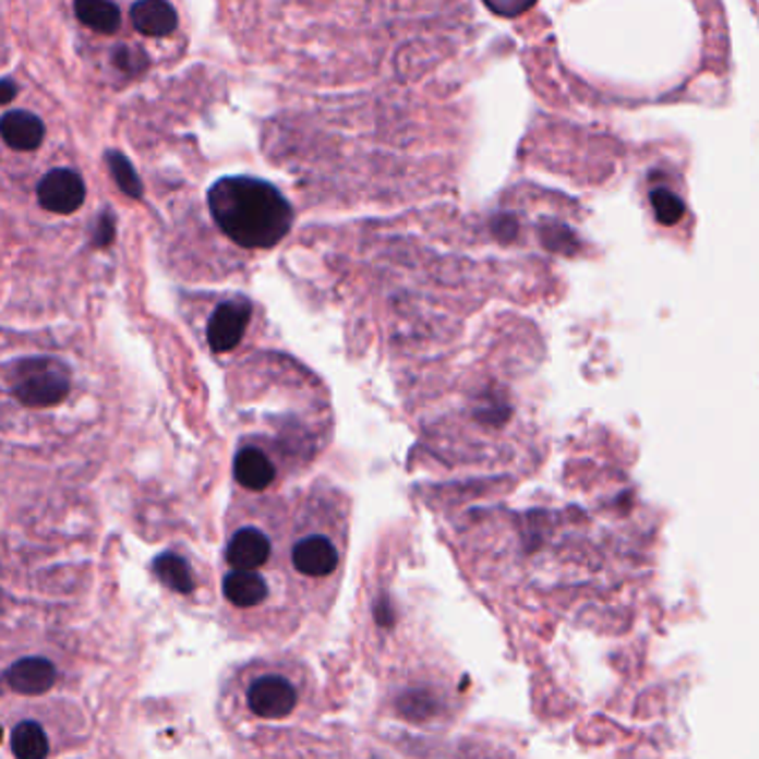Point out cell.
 I'll return each instance as SVG.
<instances>
[{"label":"cell","mask_w":759,"mask_h":759,"mask_svg":"<svg viewBox=\"0 0 759 759\" xmlns=\"http://www.w3.org/2000/svg\"><path fill=\"white\" fill-rule=\"evenodd\" d=\"M226 602L243 613L263 611L269 606V588L256 570H234L224 577Z\"/></svg>","instance_id":"cell-8"},{"label":"cell","mask_w":759,"mask_h":759,"mask_svg":"<svg viewBox=\"0 0 759 759\" xmlns=\"http://www.w3.org/2000/svg\"><path fill=\"white\" fill-rule=\"evenodd\" d=\"M308 695L305 668L263 666L250 675L243 697L248 711L261 722H284L292 718Z\"/></svg>","instance_id":"cell-2"},{"label":"cell","mask_w":759,"mask_h":759,"mask_svg":"<svg viewBox=\"0 0 759 759\" xmlns=\"http://www.w3.org/2000/svg\"><path fill=\"white\" fill-rule=\"evenodd\" d=\"M115 63L128 72V74H136V72H143L147 68V59L143 57L141 51H132L128 47H119L117 53H115Z\"/></svg>","instance_id":"cell-18"},{"label":"cell","mask_w":759,"mask_h":759,"mask_svg":"<svg viewBox=\"0 0 759 759\" xmlns=\"http://www.w3.org/2000/svg\"><path fill=\"white\" fill-rule=\"evenodd\" d=\"M36 196L40 207L47 212L72 214L85 201V183L76 172L59 168L43 177V181L38 183Z\"/></svg>","instance_id":"cell-6"},{"label":"cell","mask_w":759,"mask_h":759,"mask_svg":"<svg viewBox=\"0 0 759 759\" xmlns=\"http://www.w3.org/2000/svg\"><path fill=\"white\" fill-rule=\"evenodd\" d=\"M74 12L85 27L98 34L110 36L121 27V12L112 0H74Z\"/></svg>","instance_id":"cell-12"},{"label":"cell","mask_w":759,"mask_h":759,"mask_svg":"<svg viewBox=\"0 0 759 759\" xmlns=\"http://www.w3.org/2000/svg\"><path fill=\"white\" fill-rule=\"evenodd\" d=\"M10 744H12V752L21 759H43L51 752L45 728L32 720H25L14 726Z\"/></svg>","instance_id":"cell-14"},{"label":"cell","mask_w":759,"mask_h":759,"mask_svg":"<svg viewBox=\"0 0 759 759\" xmlns=\"http://www.w3.org/2000/svg\"><path fill=\"white\" fill-rule=\"evenodd\" d=\"M537 0H483V5L502 19H517L526 14Z\"/></svg>","instance_id":"cell-17"},{"label":"cell","mask_w":759,"mask_h":759,"mask_svg":"<svg viewBox=\"0 0 759 759\" xmlns=\"http://www.w3.org/2000/svg\"><path fill=\"white\" fill-rule=\"evenodd\" d=\"M72 390V372L51 357H32L21 361L12 374L14 397L29 408H49L61 403Z\"/></svg>","instance_id":"cell-3"},{"label":"cell","mask_w":759,"mask_h":759,"mask_svg":"<svg viewBox=\"0 0 759 759\" xmlns=\"http://www.w3.org/2000/svg\"><path fill=\"white\" fill-rule=\"evenodd\" d=\"M16 92H19V87H16L14 81H10V79H0V105L12 103V100L16 98Z\"/></svg>","instance_id":"cell-20"},{"label":"cell","mask_w":759,"mask_h":759,"mask_svg":"<svg viewBox=\"0 0 759 759\" xmlns=\"http://www.w3.org/2000/svg\"><path fill=\"white\" fill-rule=\"evenodd\" d=\"M273 549V528L267 523H245L230 534L226 564L234 570H261Z\"/></svg>","instance_id":"cell-5"},{"label":"cell","mask_w":759,"mask_h":759,"mask_svg":"<svg viewBox=\"0 0 759 759\" xmlns=\"http://www.w3.org/2000/svg\"><path fill=\"white\" fill-rule=\"evenodd\" d=\"M0 136H3V141L12 149L32 152L43 143L45 128L36 115L25 110H14L0 119Z\"/></svg>","instance_id":"cell-10"},{"label":"cell","mask_w":759,"mask_h":759,"mask_svg":"<svg viewBox=\"0 0 759 759\" xmlns=\"http://www.w3.org/2000/svg\"><path fill=\"white\" fill-rule=\"evenodd\" d=\"M216 226L245 250H269L286 239L294 212L288 198L267 181L226 177L207 192Z\"/></svg>","instance_id":"cell-1"},{"label":"cell","mask_w":759,"mask_h":759,"mask_svg":"<svg viewBox=\"0 0 759 759\" xmlns=\"http://www.w3.org/2000/svg\"><path fill=\"white\" fill-rule=\"evenodd\" d=\"M134 27L145 36H170L177 25V12L168 0H138L130 12Z\"/></svg>","instance_id":"cell-11"},{"label":"cell","mask_w":759,"mask_h":759,"mask_svg":"<svg viewBox=\"0 0 759 759\" xmlns=\"http://www.w3.org/2000/svg\"><path fill=\"white\" fill-rule=\"evenodd\" d=\"M152 570H154V575L158 577V581L162 586L179 592V594H190L194 590V586H196L190 564L183 557L174 555V553H166V555L156 557Z\"/></svg>","instance_id":"cell-13"},{"label":"cell","mask_w":759,"mask_h":759,"mask_svg":"<svg viewBox=\"0 0 759 759\" xmlns=\"http://www.w3.org/2000/svg\"><path fill=\"white\" fill-rule=\"evenodd\" d=\"M115 237V214H103L100 216V221H98V243L105 245V243H110Z\"/></svg>","instance_id":"cell-19"},{"label":"cell","mask_w":759,"mask_h":759,"mask_svg":"<svg viewBox=\"0 0 759 759\" xmlns=\"http://www.w3.org/2000/svg\"><path fill=\"white\" fill-rule=\"evenodd\" d=\"M650 205H653L655 209L658 221L664 226H675L677 221H682V216L686 212L684 201L668 188H655L653 192H650Z\"/></svg>","instance_id":"cell-16"},{"label":"cell","mask_w":759,"mask_h":759,"mask_svg":"<svg viewBox=\"0 0 759 759\" xmlns=\"http://www.w3.org/2000/svg\"><path fill=\"white\" fill-rule=\"evenodd\" d=\"M234 479L248 493H265L279 477V463L265 448L245 444L234 455Z\"/></svg>","instance_id":"cell-7"},{"label":"cell","mask_w":759,"mask_h":759,"mask_svg":"<svg viewBox=\"0 0 759 759\" xmlns=\"http://www.w3.org/2000/svg\"><path fill=\"white\" fill-rule=\"evenodd\" d=\"M5 682L12 690L36 697L57 684V666L45 658H23L10 666Z\"/></svg>","instance_id":"cell-9"},{"label":"cell","mask_w":759,"mask_h":759,"mask_svg":"<svg viewBox=\"0 0 759 759\" xmlns=\"http://www.w3.org/2000/svg\"><path fill=\"white\" fill-rule=\"evenodd\" d=\"M252 321V303L243 297L230 299L216 305L207 321V346L214 352H232L245 337L248 325Z\"/></svg>","instance_id":"cell-4"},{"label":"cell","mask_w":759,"mask_h":759,"mask_svg":"<svg viewBox=\"0 0 759 759\" xmlns=\"http://www.w3.org/2000/svg\"><path fill=\"white\" fill-rule=\"evenodd\" d=\"M107 168H110L115 181L119 183V188L132 196V198H141L143 196V183L134 170V166L130 162V158L121 152H107Z\"/></svg>","instance_id":"cell-15"}]
</instances>
